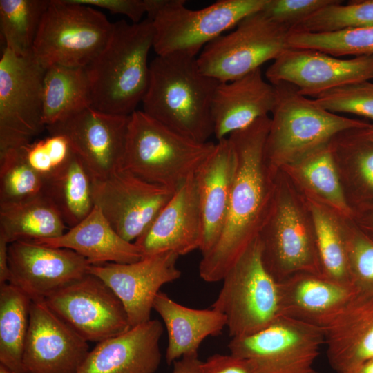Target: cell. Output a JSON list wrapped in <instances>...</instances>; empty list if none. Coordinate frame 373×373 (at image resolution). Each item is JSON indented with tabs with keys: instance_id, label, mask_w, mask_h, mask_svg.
I'll list each match as a JSON object with an SVG mask.
<instances>
[{
	"instance_id": "cell-48",
	"label": "cell",
	"mask_w": 373,
	"mask_h": 373,
	"mask_svg": "<svg viewBox=\"0 0 373 373\" xmlns=\"http://www.w3.org/2000/svg\"><path fill=\"white\" fill-rule=\"evenodd\" d=\"M345 373H373V358L361 363Z\"/></svg>"
},
{
	"instance_id": "cell-28",
	"label": "cell",
	"mask_w": 373,
	"mask_h": 373,
	"mask_svg": "<svg viewBox=\"0 0 373 373\" xmlns=\"http://www.w3.org/2000/svg\"><path fill=\"white\" fill-rule=\"evenodd\" d=\"M66 225L49 199L41 194L27 200L0 203V236L9 244L61 236Z\"/></svg>"
},
{
	"instance_id": "cell-43",
	"label": "cell",
	"mask_w": 373,
	"mask_h": 373,
	"mask_svg": "<svg viewBox=\"0 0 373 373\" xmlns=\"http://www.w3.org/2000/svg\"><path fill=\"white\" fill-rule=\"evenodd\" d=\"M200 373H263L253 359L216 354L202 361Z\"/></svg>"
},
{
	"instance_id": "cell-42",
	"label": "cell",
	"mask_w": 373,
	"mask_h": 373,
	"mask_svg": "<svg viewBox=\"0 0 373 373\" xmlns=\"http://www.w3.org/2000/svg\"><path fill=\"white\" fill-rule=\"evenodd\" d=\"M336 0H267L262 11L273 21L291 28Z\"/></svg>"
},
{
	"instance_id": "cell-24",
	"label": "cell",
	"mask_w": 373,
	"mask_h": 373,
	"mask_svg": "<svg viewBox=\"0 0 373 373\" xmlns=\"http://www.w3.org/2000/svg\"><path fill=\"white\" fill-rule=\"evenodd\" d=\"M236 169V152L227 137L218 141L195 173L202 221V256L214 246L222 231Z\"/></svg>"
},
{
	"instance_id": "cell-13",
	"label": "cell",
	"mask_w": 373,
	"mask_h": 373,
	"mask_svg": "<svg viewBox=\"0 0 373 373\" xmlns=\"http://www.w3.org/2000/svg\"><path fill=\"white\" fill-rule=\"evenodd\" d=\"M44 300L88 342L98 343L131 328L119 298L102 280L88 272Z\"/></svg>"
},
{
	"instance_id": "cell-15",
	"label": "cell",
	"mask_w": 373,
	"mask_h": 373,
	"mask_svg": "<svg viewBox=\"0 0 373 373\" xmlns=\"http://www.w3.org/2000/svg\"><path fill=\"white\" fill-rule=\"evenodd\" d=\"M129 121L90 106L46 129L64 135L91 179H100L122 169Z\"/></svg>"
},
{
	"instance_id": "cell-27",
	"label": "cell",
	"mask_w": 373,
	"mask_h": 373,
	"mask_svg": "<svg viewBox=\"0 0 373 373\" xmlns=\"http://www.w3.org/2000/svg\"><path fill=\"white\" fill-rule=\"evenodd\" d=\"M153 309L162 318L167 331L166 361L169 365L184 356L198 354L207 337L218 335L227 326L226 316L222 312L213 308L185 307L160 291L154 299Z\"/></svg>"
},
{
	"instance_id": "cell-21",
	"label": "cell",
	"mask_w": 373,
	"mask_h": 373,
	"mask_svg": "<svg viewBox=\"0 0 373 373\" xmlns=\"http://www.w3.org/2000/svg\"><path fill=\"white\" fill-rule=\"evenodd\" d=\"M164 328L150 320L97 344L78 373H155L161 362Z\"/></svg>"
},
{
	"instance_id": "cell-30",
	"label": "cell",
	"mask_w": 373,
	"mask_h": 373,
	"mask_svg": "<svg viewBox=\"0 0 373 373\" xmlns=\"http://www.w3.org/2000/svg\"><path fill=\"white\" fill-rule=\"evenodd\" d=\"M44 194L69 228L83 220L95 206L91 177L75 154L57 175L45 182Z\"/></svg>"
},
{
	"instance_id": "cell-25",
	"label": "cell",
	"mask_w": 373,
	"mask_h": 373,
	"mask_svg": "<svg viewBox=\"0 0 373 373\" xmlns=\"http://www.w3.org/2000/svg\"><path fill=\"white\" fill-rule=\"evenodd\" d=\"M279 283L283 315L321 327L358 291L312 273L296 274Z\"/></svg>"
},
{
	"instance_id": "cell-8",
	"label": "cell",
	"mask_w": 373,
	"mask_h": 373,
	"mask_svg": "<svg viewBox=\"0 0 373 373\" xmlns=\"http://www.w3.org/2000/svg\"><path fill=\"white\" fill-rule=\"evenodd\" d=\"M267 0H219L198 10L184 0H166L152 20L153 48L157 55L197 57L211 41L251 14L260 11Z\"/></svg>"
},
{
	"instance_id": "cell-49",
	"label": "cell",
	"mask_w": 373,
	"mask_h": 373,
	"mask_svg": "<svg viewBox=\"0 0 373 373\" xmlns=\"http://www.w3.org/2000/svg\"><path fill=\"white\" fill-rule=\"evenodd\" d=\"M361 133L366 138L373 141V124L368 127L360 129Z\"/></svg>"
},
{
	"instance_id": "cell-45",
	"label": "cell",
	"mask_w": 373,
	"mask_h": 373,
	"mask_svg": "<svg viewBox=\"0 0 373 373\" xmlns=\"http://www.w3.org/2000/svg\"><path fill=\"white\" fill-rule=\"evenodd\" d=\"M202 363L198 354L184 356L173 363L172 373H200Z\"/></svg>"
},
{
	"instance_id": "cell-9",
	"label": "cell",
	"mask_w": 373,
	"mask_h": 373,
	"mask_svg": "<svg viewBox=\"0 0 373 373\" xmlns=\"http://www.w3.org/2000/svg\"><path fill=\"white\" fill-rule=\"evenodd\" d=\"M290 27L262 10L240 21L234 30L209 43L196 58L200 72L220 82L241 77L288 49Z\"/></svg>"
},
{
	"instance_id": "cell-6",
	"label": "cell",
	"mask_w": 373,
	"mask_h": 373,
	"mask_svg": "<svg viewBox=\"0 0 373 373\" xmlns=\"http://www.w3.org/2000/svg\"><path fill=\"white\" fill-rule=\"evenodd\" d=\"M211 308L222 312L232 338L252 334L283 315L280 283L262 258L259 236L247 246L225 274Z\"/></svg>"
},
{
	"instance_id": "cell-40",
	"label": "cell",
	"mask_w": 373,
	"mask_h": 373,
	"mask_svg": "<svg viewBox=\"0 0 373 373\" xmlns=\"http://www.w3.org/2000/svg\"><path fill=\"white\" fill-rule=\"evenodd\" d=\"M341 228L353 285L358 291L373 293V238L358 227Z\"/></svg>"
},
{
	"instance_id": "cell-44",
	"label": "cell",
	"mask_w": 373,
	"mask_h": 373,
	"mask_svg": "<svg viewBox=\"0 0 373 373\" xmlns=\"http://www.w3.org/2000/svg\"><path fill=\"white\" fill-rule=\"evenodd\" d=\"M74 3L100 8L113 14L123 15L137 23L146 14L144 0H72Z\"/></svg>"
},
{
	"instance_id": "cell-47",
	"label": "cell",
	"mask_w": 373,
	"mask_h": 373,
	"mask_svg": "<svg viewBox=\"0 0 373 373\" xmlns=\"http://www.w3.org/2000/svg\"><path fill=\"white\" fill-rule=\"evenodd\" d=\"M365 211L360 220V226L358 227L366 234L373 238V205L365 207Z\"/></svg>"
},
{
	"instance_id": "cell-5",
	"label": "cell",
	"mask_w": 373,
	"mask_h": 373,
	"mask_svg": "<svg viewBox=\"0 0 373 373\" xmlns=\"http://www.w3.org/2000/svg\"><path fill=\"white\" fill-rule=\"evenodd\" d=\"M215 146L191 140L135 111L130 115L122 169L176 191L196 173Z\"/></svg>"
},
{
	"instance_id": "cell-38",
	"label": "cell",
	"mask_w": 373,
	"mask_h": 373,
	"mask_svg": "<svg viewBox=\"0 0 373 373\" xmlns=\"http://www.w3.org/2000/svg\"><path fill=\"white\" fill-rule=\"evenodd\" d=\"M45 182L28 165L19 148L0 151V203L44 194Z\"/></svg>"
},
{
	"instance_id": "cell-41",
	"label": "cell",
	"mask_w": 373,
	"mask_h": 373,
	"mask_svg": "<svg viewBox=\"0 0 373 373\" xmlns=\"http://www.w3.org/2000/svg\"><path fill=\"white\" fill-rule=\"evenodd\" d=\"M314 100L329 112L351 113L373 120V82L370 81L331 89L318 95Z\"/></svg>"
},
{
	"instance_id": "cell-4",
	"label": "cell",
	"mask_w": 373,
	"mask_h": 373,
	"mask_svg": "<svg viewBox=\"0 0 373 373\" xmlns=\"http://www.w3.org/2000/svg\"><path fill=\"white\" fill-rule=\"evenodd\" d=\"M273 85L276 98L265 155L275 175L329 144L338 134L370 125L324 109L290 84L280 82Z\"/></svg>"
},
{
	"instance_id": "cell-32",
	"label": "cell",
	"mask_w": 373,
	"mask_h": 373,
	"mask_svg": "<svg viewBox=\"0 0 373 373\" xmlns=\"http://www.w3.org/2000/svg\"><path fill=\"white\" fill-rule=\"evenodd\" d=\"M285 168L294 169L297 178L336 213L347 218L353 215L341 183L330 143Z\"/></svg>"
},
{
	"instance_id": "cell-39",
	"label": "cell",
	"mask_w": 373,
	"mask_h": 373,
	"mask_svg": "<svg viewBox=\"0 0 373 373\" xmlns=\"http://www.w3.org/2000/svg\"><path fill=\"white\" fill-rule=\"evenodd\" d=\"M19 148L28 165L45 182L57 175L75 154L68 140L61 134H50Z\"/></svg>"
},
{
	"instance_id": "cell-46",
	"label": "cell",
	"mask_w": 373,
	"mask_h": 373,
	"mask_svg": "<svg viewBox=\"0 0 373 373\" xmlns=\"http://www.w3.org/2000/svg\"><path fill=\"white\" fill-rule=\"evenodd\" d=\"M8 246L9 243L0 236V285L8 283L9 280Z\"/></svg>"
},
{
	"instance_id": "cell-12",
	"label": "cell",
	"mask_w": 373,
	"mask_h": 373,
	"mask_svg": "<svg viewBox=\"0 0 373 373\" xmlns=\"http://www.w3.org/2000/svg\"><path fill=\"white\" fill-rule=\"evenodd\" d=\"M323 327L282 315L252 334L232 338L230 354L254 360L263 373H315Z\"/></svg>"
},
{
	"instance_id": "cell-20",
	"label": "cell",
	"mask_w": 373,
	"mask_h": 373,
	"mask_svg": "<svg viewBox=\"0 0 373 373\" xmlns=\"http://www.w3.org/2000/svg\"><path fill=\"white\" fill-rule=\"evenodd\" d=\"M202 241V221L194 174L175 191L134 243L145 257L168 251L185 255L200 249Z\"/></svg>"
},
{
	"instance_id": "cell-33",
	"label": "cell",
	"mask_w": 373,
	"mask_h": 373,
	"mask_svg": "<svg viewBox=\"0 0 373 373\" xmlns=\"http://www.w3.org/2000/svg\"><path fill=\"white\" fill-rule=\"evenodd\" d=\"M308 208L323 276L354 287L341 226L325 207L313 200L308 199Z\"/></svg>"
},
{
	"instance_id": "cell-50",
	"label": "cell",
	"mask_w": 373,
	"mask_h": 373,
	"mask_svg": "<svg viewBox=\"0 0 373 373\" xmlns=\"http://www.w3.org/2000/svg\"><path fill=\"white\" fill-rule=\"evenodd\" d=\"M0 373H14L3 365L0 364Z\"/></svg>"
},
{
	"instance_id": "cell-37",
	"label": "cell",
	"mask_w": 373,
	"mask_h": 373,
	"mask_svg": "<svg viewBox=\"0 0 373 373\" xmlns=\"http://www.w3.org/2000/svg\"><path fill=\"white\" fill-rule=\"evenodd\" d=\"M335 160L352 169V176L363 198L373 200V141L360 129L344 131L330 142Z\"/></svg>"
},
{
	"instance_id": "cell-34",
	"label": "cell",
	"mask_w": 373,
	"mask_h": 373,
	"mask_svg": "<svg viewBox=\"0 0 373 373\" xmlns=\"http://www.w3.org/2000/svg\"><path fill=\"white\" fill-rule=\"evenodd\" d=\"M50 0H0L1 37L18 56L32 52L34 43Z\"/></svg>"
},
{
	"instance_id": "cell-18",
	"label": "cell",
	"mask_w": 373,
	"mask_h": 373,
	"mask_svg": "<svg viewBox=\"0 0 373 373\" xmlns=\"http://www.w3.org/2000/svg\"><path fill=\"white\" fill-rule=\"evenodd\" d=\"M89 352L88 341L44 300L31 301L22 361L24 373H78Z\"/></svg>"
},
{
	"instance_id": "cell-16",
	"label": "cell",
	"mask_w": 373,
	"mask_h": 373,
	"mask_svg": "<svg viewBox=\"0 0 373 373\" xmlns=\"http://www.w3.org/2000/svg\"><path fill=\"white\" fill-rule=\"evenodd\" d=\"M271 84L286 82L307 97L373 79V55L344 59L309 49L289 48L267 68Z\"/></svg>"
},
{
	"instance_id": "cell-29",
	"label": "cell",
	"mask_w": 373,
	"mask_h": 373,
	"mask_svg": "<svg viewBox=\"0 0 373 373\" xmlns=\"http://www.w3.org/2000/svg\"><path fill=\"white\" fill-rule=\"evenodd\" d=\"M91 106L90 86L85 67L52 65L46 68L43 85L46 127Z\"/></svg>"
},
{
	"instance_id": "cell-35",
	"label": "cell",
	"mask_w": 373,
	"mask_h": 373,
	"mask_svg": "<svg viewBox=\"0 0 373 373\" xmlns=\"http://www.w3.org/2000/svg\"><path fill=\"white\" fill-rule=\"evenodd\" d=\"M291 48L309 49L341 57L373 55V26L349 28L331 32H291Z\"/></svg>"
},
{
	"instance_id": "cell-1",
	"label": "cell",
	"mask_w": 373,
	"mask_h": 373,
	"mask_svg": "<svg viewBox=\"0 0 373 373\" xmlns=\"http://www.w3.org/2000/svg\"><path fill=\"white\" fill-rule=\"evenodd\" d=\"M270 122L269 116L259 118L228 137L236 152V169L222 231L200 262V276L206 282L222 280L269 217L276 187V175L265 155Z\"/></svg>"
},
{
	"instance_id": "cell-26",
	"label": "cell",
	"mask_w": 373,
	"mask_h": 373,
	"mask_svg": "<svg viewBox=\"0 0 373 373\" xmlns=\"http://www.w3.org/2000/svg\"><path fill=\"white\" fill-rule=\"evenodd\" d=\"M31 241L71 249L92 265L107 262L133 263L144 258L139 247L134 242L122 238L95 206L83 220L61 236Z\"/></svg>"
},
{
	"instance_id": "cell-23",
	"label": "cell",
	"mask_w": 373,
	"mask_h": 373,
	"mask_svg": "<svg viewBox=\"0 0 373 373\" xmlns=\"http://www.w3.org/2000/svg\"><path fill=\"white\" fill-rule=\"evenodd\" d=\"M323 328L328 361L338 373L373 358V293L356 291Z\"/></svg>"
},
{
	"instance_id": "cell-14",
	"label": "cell",
	"mask_w": 373,
	"mask_h": 373,
	"mask_svg": "<svg viewBox=\"0 0 373 373\" xmlns=\"http://www.w3.org/2000/svg\"><path fill=\"white\" fill-rule=\"evenodd\" d=\"M175 191L122 169L106 178L92 179L94 205L114 230L130 242L146 231Z\"/></svg>"
},
{
	"instance_id": "cell-11",
	"label": "cell",
	"mask_w": 373,
	"mask_h": 373,
	"mask_svg": "<svg viewBox=\"0 0 373 373\" xmlns=\"http://www.w3.org/2000/svg\"><path fill=\"white\" fill-rule=\"evenodd\" d=\"M46 70L32 52L18 56L4 47L0 59V151L29 144L46 128Z\"/></svg>"
},
{
	"instance_id": "cell-36",
	"label": "cell",
	"mask_w": 373,
	"mask_h": 373,
	"mask_svg": "<svg viewBox=\"0 0 373 373\" xmlns=\"http://www.w3.org/2000/svg\"><path fill=\"white\" fill-rule=\"evenodd\" d=\"M373 26V0H356L343 5L336 0L291 29V32H331Z\"/></svg>"
},
{
	"instance_id": "cell-10",
	"label": "cell",
	"mask_w": 373,
	"mask_h": 373,
	"mask_svg": "<svg viewBox=\"0 0 373 373\" xmlns=\"http://www.w3.org/2000/svg\"><path fill=\"white\" fill-rule=\"evenodd\" d=\"M259 238L265 266L278 283L299 273L323 276L312 226L278 173L271 209Z\"/></svg>"
},
{
	"instance_id": "cell-7",
	"label": "cell",
	"mask_w": 373,
	"mask_h": 373,
	"mask_svg": "<svg viewBox=\"0 0 373 373\" xmlns=\"http://www.w3.org/2000/svg\"><path fill=\"white\" fill-rule=\"evenodd\" d=\"M113 25L93 7L72 0H50L32 55L46 69L52 65L86 67L105 47Z\"/></svg>"
},
{
	"instance_id": "cell-31",
	"label": "cell",
	"mask_w": 373,
	"mask_h": 373,
	"mask_svg": "<svg viewBox=\"0 0 373 373\" xmlns=\"http://www.w3.org/2000/svg\"><path fill=\"white\" fill-rule=\"evenodd\" d=\"M31 300L10 283L0 285V364L14 373H24L23 354Z\"/></svg>"
},
{
	"instance_id": "cell-22",
	"label": "cell",
	"mask_w": 373,
	"mask_h": 373,
	"mask_svg": "<svg viewBox=\"0 0 373 373\" xmlns=\"http://www.w3.org/2000/svg\"><path fill=\"white\" fill-rule=\"evenodd\" d=\"M275 86L265 81L260 68L234 80L220 82L214 93L211 115L218 141L244 129L271 112Z\"/></svg>"
},
{
	"instance_id": "cell-3",
	"label": "cell",
	"mask_w": 373,
	"mask_h": 373,
	"mask_svg": "<svg viewBox=\"0 0 373 373\" xmlns=\"http://www.w3.org/2000/svg\"><path fill=\"white\" fill-rule=\"evenodd\" d=\"M152 21L137 23L124 20L113 23L103 50L87 66L92 107L110 114L131 115L146 93L153 48Z\"/></svg>"
},
{
	"instance_id": "cell-2",
	"label": "cell",
	"mask_w": 373,
	"mask_h": 373,
	"mask_svg": "<svg viewBox=\"0 0 373 373\" xmlns=\"http://www.w3.org/2000/svg\"><path fill=\"white\" fill-rule=\"evenodd\" d=\"M196 58L169 55L153 59L142 111L181 135L204 143L213 135L212 102L220 82L202 74Z\"/></svg>"
},
{
	"instance_id": "cell-19",
	"label": "cell",
	"mask_w": 373,
	"mask_h": 373,
	"mask_svg": "<svg viewBox=\"0 0 373 373\" xmlns=\"http://www.w3.org/2000/svg\"><path fill=\"white\" fill-rule=\"evenodd\" d=\"M178 257L173 252H162L133 263L90 265L88 272L99 277L117 295L132 327L151 320L153 301L160 287L181 276L176 266Z\"/></svg>"
},
{
	"instance_id": "cell-17",
	"label": "cell",
	"mask_w": 373,
	"mask_h": 373,
	"mask_svg": "<svg viewBox=\"0 0 373 373\" xmlns=\"http://www.w3.org/2000/svg\"><path fill=\"white\" fill-rule=\"evenodd\" d=\"M8 283L30 300H45L88 273L90 265L77 252L31 240L9 244Z\"/></svg>"
}]
</instances>
